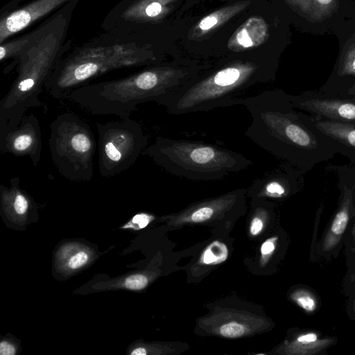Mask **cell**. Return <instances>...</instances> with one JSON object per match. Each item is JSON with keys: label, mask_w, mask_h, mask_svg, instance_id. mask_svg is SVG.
<instances>
[{"label": "cell", "mask_w": 355, "mask_h": 355, "mask_svg": "<svg viewBox=\"0 0 355 355\" xmlns=\"http://www.w3.org/2000/svg\"><path fill=\"white\" fill-rule=\"evenodd\" d=\"M252 117L245 136L260 148L306 173L341 153L352 160L355 153L321 132L313 116L298 112L282 89L239 98Z\"/></svg>", "instance_id": "1"}, {"label": "cell", "mask_w": 355, "mask_h": 355, "mask_svg": "<svg viewBox=\"0 0 355 355\" xmlns=\"http://www.w3.org/2000/svg\"><path fill=\"white\" fill-rule=\"evenodd\" d=\"M79 1L71 0L31 32V39L17 60V77L0 101V139L19 125L28 110H47L40 95L69 49L65 40Z\"/></svg>", "instance_id": "2"}, {"label": "cell", "mask_w": 355, "mask_h": 355, "mask_svg": "<svg viewBox=\"0 0 355 355\" xmlns=\"http://www.w3.org/2000/svg\"><path fill=\"white\" fill-rule=\"evenodd\" d=\"M197 76L172 65L150 67L119 79L86 84L64 96L94 114L129 117L139 104L162 101Z\"/></svg>", "instance_id": "3"}, {"label": "cell", "mask_w": 355, "mask_h": 355, "mask_svg": "<svg viewBox=\"0 0 355 355\" xmlns=\"http://www.w3.org/2000/svg\"><path fill=\"white\" fill-rule=\"evenodd\" d=\"M107 42L86 44L73 49L56 64L44 88L56 99L110 71L153 62L155 55L130 35L109 33Z\"/></svg>", "instance_id": "4"}, {"label": "cell", "mask_w": 355, "mask_h": 355, "mask_svg": "<svg viewBox=\"0 0 355 355\" xmlns=\"http://www.w3.org/2000/svg\"><path fill=\"white\" fill-rule=\"evenodd\" d=\"M273 80L272 74L252 61L228 62L206 75L197 76L164 99L171 114L207 112L236 105L238 94L254 85Z\"/></svg>", "instance_id": "5"}, {"label": "cell", "mask_w": 355, "mask_h": 355, "mask_svg": "<svg viewBox=\"0 0 355 355\" xmlns=\"http://www.w3.org/2000/svg\"><path fill=\"white\" fill-rule=\"evenodd\" d=\"M168 173L193 181L221 180L252 164L243 155L202 141L157 137L142 153Z\"/></svg>", "instance_id": "6"}, {"label": "cell", "mask_w": 355, "mask_h": 355, "mask_svg": "<svg viewBox=\"0 0 355 355\" xmlns=\"http://www.w3.org/2000/svg\"><path fill=\"white\" fill-rule=\"evenodd\" d=\"M97 145L89 125L75 113L60 114L50 125L51 160L60 175L69 181L92 179Z\"/></svg>", "instance_id": "7"}, {"label": "cell", "mask_w": 355, "mask_h": 355, "mask_svg": "<svg viewBox=\"0 0 355 355\" xmlns=\"http://www.w3.org/2000/svg\"><path fill=\"white\" fill-rule=\"evenodd\" d=\"M98 166L101 176H116L131 167L147 147L148 136L135 120L97 123Z\"/></svg>", "instance_id": "8"}, {"label": "cell", "mask_w": 355, "mask_h": 355, "mask_svg": "<svg viewBox=\"0 0 355 355\" xmlns=\"http://www.w3.org/2000/svg\"><path fill=\"white\" fill-rule=\"evenodd\" d=\"M338 177L340 195L337 208L320 240L311 250L312 260L329 261L336 258L343 247L346 232L354 216L355 167L352 164L329 165Z\"/></svg>", "instance_id": "9"}, {"label": "cell", "mask_w": 355, "mask_h": 355, "mask_svg": "<svg viewBox=\"0 0 355 355\" xmlns=\"http://www.w3.org/2000/svg\"><path fill=\"white\" fill-rule=\"evenodd\" d=\"M246 192L245 189H239L196 202L178 213L165 216L164 218L168 225L175 227L220 218L243 208Z\"/></svg>", "instance_id": "10"}, {"label": "cell", "mask_w": 355, "mask_h": 355, "mask_svg": "<svg viewBox=\"0 0 355 355\" xmlns=\"http://www.w3.org/2000/svg\"><path fill=\"white\" fill-rule=\"evenodd\" d=\"M304 174L299 168L283 162L255 179L248 189V193L255 199H286L304 187Z\"/></svg>", "instance_id": "11"}, {"label": "cell", "mask_w": 355, "mask_h": 355, "mask_svg": "<svg viewBox=\"0 0 355 355\" xmlns=\"http://www.w3.org/2000/svg\"><path fill=\"white\" fill-rule=\"evenodd\" d=\"M289 98L295 109L306 113L328 120L355 123V101L352 99L308 91L298 95L289 94Z\"/></svg>", "instance_id": "12"}, {"label": "cell", "mask_w": 355, "mask_h": 355, "mask_svg": "<svg viewBox=\"0 0 355 355\" xmlns=\"http://www.w3.org/2000/svg\"><path fill=\"white\" fill-rule=\"evenodd\" d=\"M42 149V132L37 117L31 113L24 115L19 125L0 139V151L15 157H28L37 166Z\"/></svg>", "instance_id": "13"}, {"label": "cell", "mask_w": 355, "mask_h": 355, "mask_svg": "<svg viewBox=\"0 0 355 355\" xmlns=\"http://www.w3.org/2000/svg\"><path fill=\"white\" fill-rule=\"evenodd\" d=\"M200 323L209 333L237 338L262 330L268 322L263 318L248 312L222 309L204 318Z\"/></svg>", "instance_id": "14"}, {"label": "cell", "mask_w": 355, "mask_h": 355, "mask_svg": "<svg viewBox=\"0 0 355 355\" xmlns=\"http://www.w3.org/2000/svg\"><path fill=\"white\" fill-rule=\"evenodd\" d=\"M71 0H34L1 16L0 44Z\"/></svg>", "instance_id": "15"}, {"label": "cell", "mask_w": 355, "mask_h": 355, "mask_svg": "<svg viewBox=\"0 0 355 355\" xmlns=\"http://www.w3.org/2000/svg\"><path fill=\"white\" fill-rule=\"evenodd\" d=\"M338 338L313 329H297L274 352L282 355H324Z\"/></svg>", "instance_id": "16"}, {"label": "cell", "mask_w": 355, "mask_h": 355, "mask_svg": "<svg viewBox=\"0 0 355 355\" xmlns=\"http://www.w3.org/2000/svg\"><path fill=\"white\" fill-rule=\"evenodd\" d=\"M1 211L5 216L15 223L25 221L35 210V203L28 193L20 187V180L11 178L8 186L1 185Z\"/></svg>", "instance_id": "17"}, {"label": "cell", "mask_w": 355, "mask_h": 355, "mask_svg": "<svg viewBox=\"0 0 355 355\" xmlns=\"http://www.w3.org/2000/svg\"><path fill=\"white\" fill-rule=\"evenodd\" d=\"M88 247L79 243H67L56 253V266L60 272L70 274L86 266L93 257Z\"/></svg>", "instance_id": "18"}, {"label": "cell", "mask_w": 355, "mask_h": 355, "mask_svg": "<svg viewBox=\"0 0 355 355\" xmlns=\"http://www.w3.org/2000/svg\"><path fill=\"white\" fill-rule=\"evenodd\" d=\"M266 33L265 21L261 18L251 17L235 33L231 44L236 45L235 51L252 48L263 42Z\"/></svg>", "instance_id": "19"}, {"label": "cell", "mask_w": 355, "mask_h": 355, "mask_svg": "<svg viewBox=\"0 0 355 355\" xmlns=\"http://www.w3.org/2000/svg\"><path fill=\"white\" fill-rule=\"evenodd\" d=\"M313 119L321 132L355 153V123L328 120L318 116H313Z\"/></svg>", "instance_id": "20"}, {"label": "cell", "mask_w": 355, "mask_h": 355, "mask_svg": "<svg viewBox=\"0 0 355 355\" xmlns=\"http://www.w3.org/2000/svg\"><path fill=\"white\" fill-rule=\"evenodd\" d=\"M290 300L308 314H313L318 311L321 300L318 293L311 287L298 285L291 289Z\"/></svg>", "instance_id": "21"}, {"label": "cell", "mask_w": 355, "mask_h": 355, "mask_svg": "<svg viewBox=\"0 0 355 355\" xmlns=\"http://www.w3.org/2000/svg\"><path fill=\"white\" fill-rule=\"evenodd\" d=\"M229 255V250L225 243L214 241L202 251L198 263L203 266H215L225 262Z\"/></svg>", "instance_id": "22"}, {"label": "cell", "mask_w": 355, "mask_h": 355, "mask_svg": "<svg viewBox=\"0 0 355 355\" xmlns=\"http://www.w3.org/2000/svg\"><path fill=\"white\" fill-rule=\"evenodd\" d=\"M347 272L343 278V288L348 296L355 288V243L347 248H344Z\"/></svg>", "instance_id": "23"}, {"label": "cell", "mask_w": 355, "mask_h": 355, "mask_svg": "<svg viewBox=\"0 0 355 355\" xmlns=\"http://www.w3.org/2000/svg\"><path fill=\"white\" fill-rule=\"evenodd\" d=\"M301 10L313 16L321 17L333 8L335 0H292Z\"/></svg>", "instance_id": "24"}, {"label": "cell", "mask_w": 355, "mask_h": 355, "mask_svg": "<svg viewBox=\"0 0 355 355\" xmlns=\"http://www.w3.org/2000/svg\"><path fill=\"white\" fill-rule=\"evenodd\" d=\"M338 75L340 77L355 76V43L343 51L338 66Z\"/></svg>", "instance_id": "25"}, {"label": "cell", "mask_w": 355, "mask_h": 355, "mask_svg": "<svg viewBox=\"0 0 355 355\" xmlns=\"http://www.w3.org/2000/svg\"><path fill=\"white\" fill-rule=\"evenodd\" d=\"M148 282V276L142 273H136L124 278L123 282L118 283V285L119 287L139 291L146 288Z\"/></svg>", "instance_id": "26"}, {"label": "cell", "mask_w": 355, "mask_h": 355, "mask_svg": "<svg viewBox=\"0 0 355 355\" xmlns=\"http://www.w3.org/2000/svg\"><path fill=\"white\" fill-rule=\"evenodd\" d=\"M164 349L170 351L169 346L153 345H139L131 349L130 354L132 355H146V354H168Z\"/></svg>", "instance_id": "27"}, {"label": "cell", "mask_w": 355, "mask_h": 355, "mask_svg": "<svg viewBox=\"0 0 355 355\" xmlns=\"http://www.w3.org/2000/svg\"><path fill=\"white\" fill-rule=\"evenodd\" d=\"M278 236L266 239L261 246V263L265 265L276 250Z\"/></svg>", "instance_id": "28"}, {"label": "cell", "mask_w": 355, "mask_h": 355, "mask_svg": "<svg viewBox=\"0 0 355 355\" xmlns=\"http://www.w3.org/2000/svg\"><path fill=\"white\" fill-rule=\"evenodd\" d=\"M225 18V12L218 11L204 17L198 24V28L202 31H207L218 24Z\"/></svg>", "instance_id": "29"}, {"label": "cell", "mask_w": 355, "mask_h": 355, "mask_svg": "<svg viewBox=\"0 0 355 355\" xmlns=\"http://www.w3.org/2000/svg\"><path fill=\"white\" fill-rule=\"evenodd\" d=\"M154 219L153 216L146 213H140L132 217L130 221L124 226L128 228L139 230L147 226ZM127 227V228H128Z\"/></svg>", "instance_id": "30"}, {"label": "cell", "mask_w": 355, "mask_h": 355, "mask_svg": "<svg viewBox=\"0 0 355 355\" xmlns=\"http://www.w3.org/2000/svg\"><path fill=\"white\" fill-rule=\"evenodd\" d=\"M355 243V204H354V216L351 220L350 225L346 232L343 240L344 248L352 246Z\"/></svg>", "instance_id": "31"}, {"label": "cell", "mask_w": 355, "mask_h": 355, "mask_svg": "<svg viewBox=\"0 0 355 355\" xmlns=\"http://www.w3.org/2000/svg\"><path fill=\"white\" fill-rule=\"evenodd\" d=\"M348 300L346 304V313L348 318L354 320H355V288L347 296Z\"/></svg>", "instance_id": "32"}, {"label": "cell", "mask_w": 355, "mask_h": 355, "mask_svg": "<svg viewBox=\"0 0 355 355\" xmlns=\"http://www.w3.org/2000/svg\"><path fill=\"white\" fill-rule=\"evenodd\" d=\"M0 354L1 355H15L16 347L12 343L7 340H3L0 343Z\"/></svg>", "instance_id": "33"}, {"label": "cell", "mask_w": 355, "mask_h": 355, "mask_svg": "<svg viewBox=\"0 0 355 355\" xmlns=\"http://www.w3.org/2000/svg\"><path fill=\"white\" fill-rule=\"evenodd\" d=\"M351 164H352L355 167V157L350 161Z\"/></svg>", "instance_id": "34"}]
</instances>
